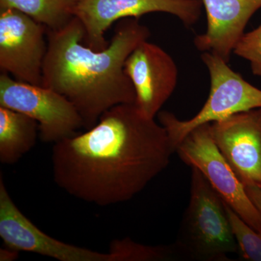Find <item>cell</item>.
Returning <instances> with one entry per match:
<instances>
[{
	"label": "cell",
	"instance_id": "cell-16",
	"mask_svg": "<svg viewBox=\"0 0 261 261\" xmlns=\"http://www.w3.org/2000/svg\"><path fill=\"white\" fill-rule=\"evenodd\" d=\"M226 205L231 230L242 256L247 260L261 261V233Z\"/></svg>",
	"mask_w": 261,
	"mask_h": 261
},
{
	"label": "cell",
	"instance_id": "cell-10",
	"mask_svg": "<svg viewBox=\"0 0 261 261\" xmlns=\"http://www.w3.org/2000/svg\"><path fill=\"white\" fill-rule=\"evenodd\" d=\"M125 71L135 88V104L144 116L154 119L177 86L174 60L163 48L146 40L127 58Z\"/></svg>",
	"mask_w": 261,
	"mask_h": 261
},
{
	"label": "cell",
	"instance_id": "cell-18",
	"mask_svg": "<svg viewBox=\"0 0 261 261\" xmlns=\"http://www.w3.org/2000/svg\"><path fill=\"white\" fill-rule=\"evenodd\" d=\"M245 187L247 195L261 215V187L256 185H247Z\"/></svg>",
	"mask_w": 261,
	"mask_h": 261
},
{
	"label": "cell",
	"instance_id": "cell-19",
	"mask_svg": "<svg viewBox=\"0 0 261 261\" xmlns=\"http://www.w3.org/2000/svg\"><path fill=\"white\" fill-rule=\"evenodd\" d=\"M20 255V251L5 246L3 248L0 249V261H14L16 260Z\"/></svg>",
	"mask_w": 261,
	"mask_h": 261
},
{
	"label": "cell",
	"instance_id": "cell-15",
	"mask_svg": "<svg viewBox=\"0 0 261 261\" xmlns=\"http://www.w3.org/2000/svg\"><path fill=\"white\" fill-rule=\"evenodd\" d=\"M109 252L116 256V261H166L181 257L174 245L150 246L128 238L113 240Z\"/></svg>",
	"mask_w": 261,
	"mask_h": 261
},
{
	"label": "cell",
	"instance_id": "cell-14",
	"mask_svg": "<svg viewBox=\"0 0 261 261\" xmlns=\"http://www.w3.org/2000/svg\"><path fill=\"white\" fill-rule=\"evenodd\" d=\"M80 0H0V9L13 8L42 24L58 30L75 17Z\"/></svg>",
	"mask_w": 261,
	"mask_h": 261
},
{
	"label": "cell",
	"instance_id": "cell-13",
	"mask_svg": "<svg viewBox=\"0 0 261 261\" xmlns=\"http://www.w3.org/2000/svg\"><path fill=\"white\" fill-rule=\"evenodd\" d=\"M39 125L23 113L0 106V162L12 165L36 145Z\"/></svg>",
	"mask_w": 261,
	"mask_h": 261
},
{
	"label": "cell",
	"instance_id": "cell-1",
	"mask_svg": "<svg viewBox=\"0 0 261 261\" xmlns=\"http://www.w3.org/2000/svg\"><path fill=\"white\" fill-rule=\"evenodd\" d=\"M174 152L161 123L135 104L118 105L84 133L54 144L53 179L75 198L115 205L142 192L168 167Z\"/></svg>",
	"mask_w": 261,
	"mask_h": 261
},
{
	"label": "cell",
	"instance_id": "cell-11",
	"mask_svg": "<svg viewBox=\"0 0 261 261\" xmlns=\"http://www.w3.org/2000/svg\"><path fill=\"white\" fill-rule=\"evenodd\" d=\"M211 133L242 183L261 187V108L211 123Z\"/></svg>",
	"mask_w": 261,
	"mask_h": 261
},
{
	"label": "cell",
	"instance_id": "cell-12",
	"mask_svg": "<svg viewBox=\"0 0 261 261\" xmlns=\"http://www.w3.org/2000/svg\"><path fill=\"white\" fill-rule=\"evenodd\" d=\"M207 16L205 33L195 37L199 51L213 53L229 63L233 49L245 34L261 0H201Z\"/></svg>",
	"mask_w": 261,
	"mask_h": 261
},
{
	"label": "cell",
	"instance_id": "cell-6",
	"mask_svg": "<svg viewBox=\"0 0 261 261\" xmlns=\"http://www.w3.org/2000/svg\"><path fill=\"white\" fill-rule=\"evenodd\" d=\"M184 163L197 168L225 203L261 233V215L247 195L245 185L220 152L211 133V123L192 130L176 147Z\"/></svg>",
	"mask_w": 261,
	"mask_h": 261
},
{
	"label": "cell",
	"instance_id": "cell-8",
	"mask_svg": "<svg viewBox=\"0 0 261 261\" xmlns=\"http://www.w3.org/2000/svg\"><path fill=\"white\" fill-rule=\"evenodd\" d=\"M47 28L13 8L0 9V70L18 82L42 86Z\"/></svg>",
	"mask_w": 261,
	"mask_h": 261
},
{
	"label": "cell",
	"instance_id": "cell-17",
	"mask_svg": "<svg viewBox=\"0 0 261 261\" xmlns=\"http://www.w3.org/2000/svg\"><path fill=\"white\" fill-rule=\"evenodd\" d=\"M233 54L248 61L252 73L261 77V23L251 32L245 33Z\"/></svg>",
	"mask_w": 261,
	"mask_h": 261
},
{
	"label": "cell",
	"instance_id": "cell-5",
	"mask_svg": "<svg viewBox=\"0 0 261 261\" xmlns=\"http://www.w3.org/2000/svg\"><path fill=\"white\" fill-rule=\"evenodd\" d=\"M0 106L35 120L44 143L70 138L84 127L80 113L64 96L42 86L18 82L4 73L0 75Z\"/></svg>",
	"mask_w": 261,
	"mask_h": 261
},
{
	"label": "cell",
	"instance_id": "cell-3",
	"mask_svg": "<svg viewBox=\"0 0 261 261\" xmlns=\"http://www.w3.org/2000/svg\"><path fill=\"white\" fill-rule=\"evenodd\" d=\"M181 257L229 260L239 251L226 203L197 168L192 167L190 197L174 244Z\"/></svg>",
	"mask_w": 261,
	"mask_h": 261
},
{
	"label": "cell",
	"instance_id": "cell-7",
	"mask_svg": "<svg viewBox=\"0 0 261 261\" xmlns=\"http://www.w3.org/2000/svg\"><path fill=\"white\" fill-rule=\"evenodd\" d=\"M201 0H80L75 11L85 30L84 43L96 50L105 49V34L118 20L140 18L152 13L174 15L187 27L195 25L202 15Z\"/></svg>",
	"mask_w": 261,
	"mask_h": 261
},
{
	"label": "cell",
	"instance_id": "cell-9",
	"mask_svg": "<svg viewBox=\"0 0 261 261\" xmlns=\"http://www.w3.org/2000/svg\"><path fill=\"white\" fill-rule=\"evenodd\" d=\"M0 238L5 246L60 261H116L111 252L94 251L51 238L19 210L0 177Z\"/></svg>",
	"mask_w": 261,
	"mask_h": 261
},
{
	"label": "cell",
	"instance_id": "cell-2",
	"mask_svg": "<svg viewBox=\"0 0 261 261\" xmlns=\"http://www.w3.org/2000/svg\"><path fill=\"white\" fill-rule=\"evenodd\" d=\"M149 37V29L135 18L120 20L111 42L100 50L84 43L85 30L77 17L63 28L47 29L42 87L73 103L83 119L84 128L89 129L111 108L135 104V88L125 71V63Z\"/></svg>",
	"mask_w": 261,
	"mask_h": 261
},
{
	"label": "cell",
	"instance_id": "cell-4",
	"mask_svg": "<svg viewBox=\"0 0 261 261\" xmlns=\"http://www.w3.org/2000/svg\"><path fill=\"white\" fill-rule=\"evenodd\" d=\"M201 59L211 79L210 93L202 109L186 121L168 111H160L158 114L175 152L181 141L197 126L261 108V89L244 80L219 56L205 51L201 55Z\"/></svg>",
	"mask_w": 261,
	"mask_h": 261
}]
</instances>
